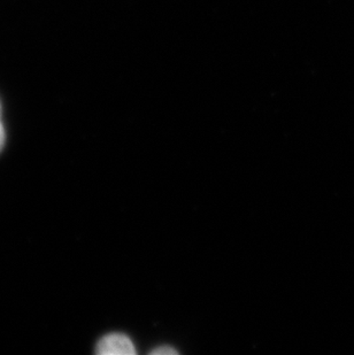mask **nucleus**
Segmentation results:
<instances>
[{
  "label": "nucleus",
  "mask_w": 354,
  "mask_h": 355,
  "mask_svg": "<svg viewBox=\"0 0 354 355\" xmlns=\"http://www.w3.org/2000/svg\"><path fill=\"white\" fill-rule=\"evenodd\" d=\"M96 353L99 355H134L136 349L128 336L110 334L98 342Z\"/></svg>",
  "instance_id": "obj_1"
},
{
  "label": "nucleus",
  "mask_w": 354,
  "mask_h": 355,
  "mask_svg": "<svg viewBox=\"0 0 354 355\" xmlns=\"http://www.w3.org/2000/svg\"><path fill=\"white\" fill-rule=\"evenodd\" d=\"M3 144H5V129L1 121V106H0V151L3 150Z\"/></svg>",
  "instance_id": "obj_3"
},
{
  "label": "nucleus",
  "mask_w": 354,
  "mask_h": 355,
  "mask_svg": "<svg viewBox=\"0 0 354 355\" xmlns=\"http://www.w3.org/2000/svg\"><path fill=\"white\" fill-rule=\"evenodd\" d=\"M177 351L171 346H160V347H157V349H152L151 351L150 354L153 355H175L177 354Z\"/></svg>",
  "instance_id": "obj_2"
}]
</instances>
